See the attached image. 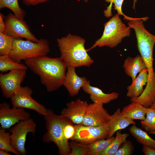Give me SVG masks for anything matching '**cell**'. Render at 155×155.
Wrapping results in <instances>:
<instances>
[{"instance_id":"cell-18","label":"cell","mask_w":155,"mask_h":155,"mask_svg":"<svg viewBox=\"0 0 155 155\" xmlns=\"http://www.w3.org/2000/svg\"><path fill=\"white\" fill-rule=\"evenodd\" d=\"M123 67L125 73L131 78L132 82L135 80L138 73L147 68L140 55L133 58L129 57H127L124 61Z\"/></svg>"},{"instance_id":"cell-10","label":"cell","mask_w":155,"mask_h":155,"mask_svg":"<svg viewBox=\"0 0 155 155\" xmlns=\"http://www.w3.org/2000/svg\"><path fill=\"white\" fill-rule=\"evenodd\" d=\"M32 90L28 86H21L10 98L12 106L34 111L44 115L47 109L32 97Z\"/></svg>"},{"instance_id":"cell-26","label":"cell","mask_w":155,"mask_h":155,"mask_svg":"<svg viewBox=\"0 0 155 155\" xmlns=\"http://www.w3.org/2000/svg\"><path fill=\"white\" fill-rule=\"evenodd\" d=\"M7 8L11 10L17 17L23 19L26 13L20 6L18 0H0V9Z\"/></svg>"},{"instance_id":"cell-4","label":"cell","mask_w":155,"mask_h":155,"mask_svg":"<svg viewBox=\"0 0 155 155\" xmlns=\"http://www.w3.org/2000/svg\"><path fill=\"white\" fill-rule=\"evenodd\" d=\"M44 116L46 131L42 137L43 142H53L57 147L59 154L69 155L71 151L69 143L64 137L63 129L64 125L71 120L61 114H55L50 109H47Z\"/></svg>"},{"instance_id":"cell-9","label":"cell","mask_w":155,"mask_h":155,"mask_svg":"<svg viewBox=\"0 0 155 155\" xmlns=\"http://www.w3.org/2000/svg\"><path fill=\"white\" fill-rule=\"evenodd\" d=\"M5 34L16 39L25 38L35 42H38V39L31 32L26 22L23 19H20L13 14L9 13L5 16Z\"/></svg>"},{"instance_id":"cell-29","label":"cell","mask_w":155,"mask_h":155,"mask_svg":"<svg viewBox=\"0 0 155 155\" xmlns=\"http://www.w3.org/2000/svg\"><path fill=\"white\" fill-rule=\"evenodd\" d=\"M145 119L141 121L142 127L148 132L155 131V110L148 108Z\"/></svg>"},{"instance_id":"cell-38","label":"cell","mask_w":155,"mask_h":155,"mask_svg":"<svg viewBox=\"0 0 155 155\" xmlns=\"http://www.w3.org/2000/svg\"><path fill=\"white\" fill-rule=\"evenodd\" d=\"M149 133L155 134V131L148 132Z\"/></svg>"},{"instance_id":"cell-25","label":"cell","mask_w":155,"mask_h":155,"mask_svg":"<svg viewBox=\"0 0 155 155\" xmlns=\"http://www.w3.org/2000/svg\"><path fill=\"white\" fill-rule=\"evenodd\" d=\"M28 68V66L24 64L12 60L9 55H0V71L1 72L17 69L27 70Z\"/></svg>"},{"instance_id":"cell-16","label":"cell","mask_w":155,"mask_h":155,"mask_svg":"<svg viewBox=\"0 0 155 155\" xmlns=\"http://www.w3.org/2000/svg\"><path fill=\"white\" fill-rule=\"evenodd\" d=\"M82 88L86 93L90 94V98L93 102L107 104L117 99L119 95L115 92L105 93L100 89L91 86L90 80H88Z\"/></svg>"},{"instance_id":"cell-17","label":"cell","mask_w":155,"mask_h":155,"mask_svg":"<svg viewBox=\"0 0 155 155\" xmlns=\"http://www.w3.org/2000/svg\"><path fill=\"white\" fill-rule=\"evenodd\" d=\"M142 94L136 98H131V102H138L145 107L150 108L155 102V71L151 81H148Z\"/></svg>"},{"instance_id":"cell-20","label":"cell","mask_w":155,"mask_h":155,"mask_svg":"<svg viewBox=\"0 0 155 155\" xmlns=\"http://www.w3.org/2000/svg\"><path fill=\"white\" fill-rule=\"evenodd\" d=\"M121 111L118 108L111 115L108 123L110 125V131L107 139L111 138L118 130L124 129L131 124L136 125L133 120L129 118L122 117Z\"/></svg>"},{"instance_id":"cell-2","label":"cell","mask_w":155,"mask_h":155,"mask_svg":"<svg viewBox=\"0 0 155 155\" xmlns=\"http://www.w3.org/2000/svg\"><path fill=\"white\" fill-rule=\"evenodd\" d=\"M57 41L60 51V57L67 67H89L94 63L85 49L84 38L69 33L58 38Z\"/></svg>"},{"instance_id":"cell-19","label":"cell","mask_w":155,"mask_h":155,"mask_svg":"<svg viewBox=\"0 0 155 155\" xmlns=\"http://www.w3.org/2000/svg\"><path fill=\"white\" fill-rule=\"evenodd\" d=\"M148 79V70L146 68L140 72L131 84L127 87V96L131 98L139 96L143 92L144 86L146 85Z\"/></svg>"},{"instance_id":"cell-7","label":"cell","mask_w":155,"mask_h":155,"mask_svg":"<svg viewBox=\"0 0 155 155\" xmlns=\"http://www.w3.org/2000/svg\"><path fill=\"white\" fill-rule=\"evenodd\" d=\"M36 128L35 122L30 118L20 121L9 129L11 144L20 155L27 154L25 145L27 134L34 133Z\"/></svg>"},{"instance_id":"cell-23","label":"cell","mask_w":155,"mask_h":155,"mask_svg":"<svg viewBox=\"0 0 155 155\" xmlns=\"http://www.w3.org/2000/svg\"><path fill=\"white\" fill-rule=\"evenodd\" d=\"M115 137L102 139L86 144V155H101L111 143Z\"/></svg>"},{"instance_id":"cell-34","label":"cell","mask_w":155,"mask_h":155,"mask_svg":"<svg viewBox=\"0 0 155 155\" xmlns=\"http://www.w3.org/2000/svg\"><path fill=\"white\" fill-rule=\"evenodd\" d=\"M142 151L145 155H155V148L143 146Z\"/></svg>"},{"instance_id":"cell-24","label":"cell","mask_w":155,"mask_h":155,"mask_svg":"<svg viewBox=\"0 0 155 155\" xmlns=\"http://www.w3.org/2000/svg\"><path fill=\"white\" fill-rule=\"evenodd\" d=\"M121 130L116 132L115 137L101 155H114L121 144L125 142L129 135L127 133H121Z\"/></svg>"},{"instance_id":"cell-11","label":"cell","mask_w":155,"mask_h":155,"mask_svg":"<svg viewBox=\"0 0 155 155\" xmlns=\"http://www.w3.org/2000/svg\"><path fill=\"white\" fill-rule=\"evenodd\" d=\"M26 71L17 69L10 71L7 73H0V86L4 97L10 98L20 89L25 78Z\"/></svg>"},{"instance_id":"cell-39","label":"cell","mask_w":155,"mask_h":155,"mask_svg":"<svg viewBox=\"0 0 155 155\" xmlns=\"http://www.w3.org/2000/svg\"><path fill=\"white\" fill-rule=\"evenodd\" d=\"M84 2H88V0H83Z\"/></svg>"},{"instance_id":"cell-32","label":"cell","mask_w":155,"mask_h":155,"mask_svg":"<svg viewBox=\"0 0 155 155\" xmlns=\"http://www.w3.org/2000/svg\"><path fill=\"white\" fill-rule=\"evenodd\" d=\"M106 2L108 3H113L114 4V8L115 10L117 11L118 14L119 15H123L124 17V19L127 17V16L125 15L123 12L122 10V6L124 0H105ZM134 0V3L136 1Z\"/></svg>"},{"instance_id":"cell-22","label":"cell","mask_w":155,"mask_h":155,"mask_svg":"<svg viewBox=\"0 0 155 155\" xmlns=\"http://www.w3.org/2000/svg\"><path fill=\"white\" fill-rule=\"evenodd\" d=\"M129 130L131 135L139 143L143 146L155 148V140L149 136L146 131H144L134 125L130 127Z\"/></svg>"},{"instance_id":"cell-21","label":"cell","mask_w":155,"mask_h":155,"mask_svg":"<svg viewBox=\"0 0 155 155\" xmlns=\"http://www.w3.org/2000/svg\"><path fill=\"white\" fill-rule=\"evenodd\" d=\"M124 107L121 111V116L132 120H143L145 118L148 108L135 102Z\"/></svg>"},{"instance_id":"cell-1","label":"cell","mask_w":155,"mask_h":155,"mask_svg":"<svg viewBox=\"0 0 155 155\" xmlns=\"http://www.w3.org/2000/svg\"><path fill=\"white\" fill-rule=\"evenodd\" d=\"M24 61L28 67L39 76L48 92L54 91L63 85L67 67L60 57L44 56Z\"/></svg>"},{"instance_id":"cell-28","label":"cell","mask_w":155,"mask_h":155,"mask_svg":"<svg viewBox=\"0 0 155 155\" xmlns=\"http://www.w3.org/2000/svg\"><path fill=\"white\" fill-rule=\"evenodd\" d=\"M15 39L5 34L0 33V55H9L11 52Z\"/></svg>"},{"instance_id":"cell-14","label":"cell","mask_w":155,"mask_h":155,"mask_svg":"<svg viewBox=\"0 0 155 155\" xmlns=\"http://www.w3.org/2000/svg\"><path fill=\"white\" fill-rule=\"evenodd\" d=\"M88 104L87 101H82L80 98L72 100L66 103V107L62 109L61 115L75 124H81Z\"/></svg>"},{"instance_id":"cell-36","label":"cell","mask_w":155,"mask_h":155,"mask_svg":"<svg viewBox=\"0 0 155 155\" xmlns=\"http://www.w3.org/2000/svg\"><path fill=\"white\" fill-rule=\"evenodd\" d=\"M0 155H10L11 154L9 152L5 150L0 149Z\"/></svg>"},{"instance_id":"cell-5","label":"cell","mask_w":155,"mask_h":155,"mask_svg":"<svg viewBox=\"0 0 155 155\" xmlns=\"http://www.w3.org/2000/svg\"><path fill=\"white\" fill-rule=\"evenodd\" d=\"M131 28L124 24L117 14L104 25V29L101 36L95 41L90 50L97 46L114 48L122 42L123 39L130 36Z\"/></svg>"},{"instance_id":"cell-3","label":"cell","mask_w":155,"mask_h":155,"mask_svg":"<svg viewBox=\"0 0 155 155\" xmlns=\"http://www.w3.org/2000/svg\"><path fill=\"white\" fill-rule=\"evenodd\" d=\"M148 18H134L129 17L128 26L135 31L137 46L140 55L143 59L148 70L149 79H152L154 72L153 68V52L155 44V35L148 31L143 24Z\"/></svg>"},{"instance_id":"cell-35","label":"cell","mask_w":155,"mask_h":155,"mask_svg":"<svg viewBox=\"0 0 155 155\" xmlns=\"http://www.w3.org/2000/svg\"><path fill=\"white\" fill-rule=\"evenodd\" d=\"M5 16L2 13H0V33H5Z\"/></svg>"},{"instance_id":"cell-37","label":"cell","mask_w":155,"mask_h":155,"mask_svg":"<svg viewBox=\"0 0 155 155\" xmlns=\"http://www.w3.org/2000/svg\"><path fill=\"white\" fill-rule=\"evenodd\" d=\"M150 108L155 110V102Z\"/></svg>"},{"instance_id":"cell-15","label":"cell","mask_w":155,"mask_h":155,"mask_svg":"<svg viewBox=\"0 0 155 155\" xmlns=\"http://www.w3.org/2000/svg\"><path fill=\"white\" fill-rule=\"evenodd\" d=\"M86 78L80 77L76 73L75 68H67L63 85L67 90L69 96L74 97L78 95L80 90L88 82Z\"/></svg>"},{"instance_id":"cell-27","label":"cell","mask_w":155,"mask_h":155,"mask_svg":"<svg viewBox=\"0 0 155 155\" xmlns=\"http://www.w3.org/2000/svg\"><path fill=\"white\" fill-rule=\"evenodd\" d=\"M0 149L12 152L16 155H20L11 144L10 132H7L6 129L1 127L0 128Z\"/></svg>"},{"instance_id":"cell-13","label":"cell","mask_w":155,"mask_h":155,"mask_svg":"<svg viewBox=\"0 0 155 155\" xmlns=\"http://www.w3.org/2000/svg\"><path fill=\"white\" fill-rule=\"evenodd\" d=\"M103 104L98 102L88 104L81 125L98 127L108 124L111 119V115L104 108Z\"/></svg>"},{"instance_id":"cell-31","label":"cell","mask_w":155,"mask_h":155,"mask_svg":"<svg viewBox=\"0 0 155 155\" xmlns=\"http://www.w3.org/2000/svg\"><path fill=\"white\" fill-rule=\"evenodd\" d=\"M63 134L65 138L67 140L73 137L75 132V124L71 121L66 123L64 125Z\"/></svg>"},{"instance_id":"cell-6","label":"cell","mask_w":155,"mask_h":155,"mask_svg":"<svg viewBox=\"0 0 155 155\" xmlns=\"http://www.w3.org/2000/svg\"><path fill=\"white\" fill-rule=\"evenodd\" d=\"M50 51L49 42L46 39L41 38L37 42L15 39L9 55L14 61L20 63L22 60L46 56Z\"/></svg>"},{"instance_id":"cell-12","label":"cell","mask_w":155,"mask_h":155,"mask_svg":"<svg viewBox=\"0 0 155 155\" xmlns=\"http://www.w3.org/2000/svg\"><path fill=\"white\" fill-rule=\"evenodd\" d=\"M30 114L24 109L13 107L3 102L0 104V124L1 127L7 129L20 121L28 119Z\"/></svg>"},{"instance_id":"cell-33","label":"cell","mask_w":155,"mask_h":155,"mask_svg":"<svg viewBox=\"0 0 155 155\" xmlns=\"http://www.w3.org/2000/svg\"><path fill=\"white\" fill-rule=\"evenodd\" d=\"M49 0H22L23 3L27 6H35L47 2Z\"/></svg>"},{"instance_id":"cell-30","label":"cell","mask_w":155,"mask_h":155,"mask_svg":"<svg viewBox=\"0 0 155 155\" xmlns=\"http://www.w3.org/2000/svg\"><path fill=\"white\" fill-rule=\"evenodd\" d=\"M134 150L132 142L126 140L121 144L114 155H131L133 154Z\"/></svg>"},{"instance_id":"cell-8","label":"cell","mask_w":155,"mask_h":155,"mask_svg":"<svg viewBox=\"0 0 155 155\" xmlns=\"http://www.w3.org/2000/svg\"><path fill=\"white\" fill-rule=\"evenodd\" d=\"M75 132L71 140L82 143L88 144L107 138L110 131L108 124L100 126L75 124Z\"/></svg>"}]
</instances>
